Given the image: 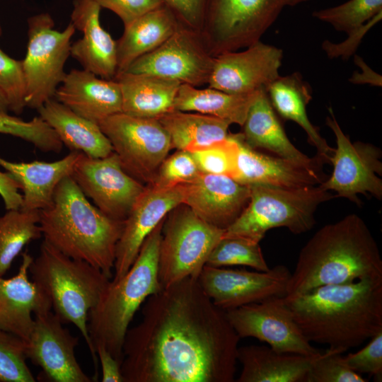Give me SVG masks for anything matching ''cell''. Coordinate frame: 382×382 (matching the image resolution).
I'll return each instance as SVG.
<instances>
[{"label":"cell","mask_w":382,"mask_h":382,"mask_svg":"<svg viewBox=\"0 0 382 382\" xmlns=\"http://www.w3.org/2000/svg\"><path fill=\"white\" fill-rule=\"evenodd\" d=\"M123 344L124 382H233L240 337L197 279L150 296Z\"/></svg>","instance_id":"1"},{"label":"cell","mask_w":382,"mask_h":382,"mask_svg":"<svg viewBox=\"0 0 382 382\" xmlns=\"http://www.w3.org/2000/svg\"><path fill=\"white\" fill-rule=\"evenodd\" d=\"M310 342L344 353L382 332V278L316 287L284 296Z\"/></svg>","instance_id":"2"},{"label":"cell","mask_w":382,"mask_h":382,"mask_svg":"<svg viewBox=\"0 0 382 382\" xmlns=\"http://www.w3.org/2000/svg\"><path fill=\"white\" fill-rule=\"evenodd\" d=\"M364 278H382V259L365 221L349 214L321 227L301 248L286 296Z\"/></svg>","instance_id":"3"},{"label":"cell","mask_w":382,"mask_h":382,"mask_svg":"<svg viewBox=\"0 0 382 382\" xmlns=\"http://www.w3.org/2000/svg\"><path fill=\"white\" fill-rule=\"evenodd\" d=\"M39 214L45 241L112 278L124 221L110 218L91 203L71 176L59 183L52 202Z\"/></svg>","instance_id":"4"},{"label":"cell","mask_w":382,"mask_h":382,"mask_svg":"<svg viewBox=\"0 0 382 382\" xmlns=\"http://www.w3.org/2000/svg\"><path fill=\"white\" fill-rule=\"evenodd\" d=\"M163 221L146 238L127 273L109 282L88 315L94 348L103 346L120 364L125 337L134 314L150 296L162 289L158 264Z\"/></svg>","instance_id":"5"},{"label":"cell","mask_w":382,"mask_h":382,"mask_svg":"<svg viewBox=\"0 0 382 382\" xmlns=\"http://www.w3.org/2000/svg\"><path fill=\"white\" fill-rule=\"evenodd\" d=\"M29 274L49 297L54 313L64 324H74L92 356L97 379L98 357L88 329V315L110 281L100 270L73 259L43 240Z\"/></svg>","instance_id":"6"},{"label":"cell","mask_w":382,"mask_h":382,"mask_svg":"<svg viewBox=\"0 0 382 382\" xmlns=\"http://www.w3.org/2000/svg\"><path fill=\"white\" fill-rule=\"evenodd\" d=\"M249 202L239 216L225 229L223 237H236L260 243L272 228L284 227L294 234L310 231L315 213L333 199L320 185L301 188L250 185Z\"/></svg>","instance_id":"7"},{"label":"cell","mask_w":382,"mask_h":382,"mask_svg":"<svg viewBox=\"0 0 382 382\" xmlns=\"http://www.w3.org/2000/svg\"><path fill=\"white\" fill-rule=\"evenodd\" d=\"M224 229L212 226L181 204L165 217L158 276L162 289L187 277L197 279Z\"/></svg>","instance_id":"8"},{"label":"cell","mask_w":382,"mask_h":382,"mask_svg":"<svg viewBox=\"0 0 382 382\" xmlns=\"http://www.w3.org/2000/svg\"><path fill=\"white\" fill-rule=\"evenodd\" d=\"M312 0H206L202 40L210 53L246 48L260 40L287 6Z\"/></svg>","instance_id":"9"},{"label":"cell","mask_w":382,"mask_h":382,"mask_svg":"<svg viewBox=\"0 0 382 382\" xmlns=\"http://www.w3.org/2000/svg\"><path fill=\"white\" fill-rule=\"evenodd\" d=\"M27 52L23 59L26 81V107L37 110L54 98L64 80L65 63L70 56L71 38L76 31L70 23L62 31L54 29L47 13L28 18Z\"/></svg>","instance_id":"10"},{"label":"cell","mask_w":382,"mask_h":382,"mask_svg":"<svg viewBox=\"0 0 382 382\" xmlns=\"http://www.w3.org/2000/svg\"><path fill=\"white\" fill-rule=\"evenodd\" d=\"M123 169L148 185L173 149L170 137L157 118L118 112L98 123Z\"/></svg>","instance_id":"11"},{"label":"cell","mask_w":382,"mask_h":382,"mask_svg":"<svg viewBox=\"0 0 382 382\" xmlns=\"http://www.w3.org/2000/svg\"><path fill=\"white\" fill-rule=\"evenodd\" d=\"M329 112L326 125L335 136L337 147L331 160L332 172L320 186L328 191H335V197L347 198L357 204L361 203L359 194H370L381 199L382 179L379 178L382 175L381 150L369 143L351 142L331 108Z\"/></svg>","instance_id":"12"},{"label":"cell","mask_w":382,"mask_h":382,"mask_svg":"<svg viewBox=\"0 0 382 382\" xmlns=\"http://www.w3.org/2000/svg\"><path fill=\"white\" fill-rule=\"evenodd\" d=\"M71 177L85 196L107 216L125 221L146 189L128 174L113 151L103 158L81 153Z\"/></svg>","instance_id":"13"},{"label":"cell","mask_w":382,"mask_h":382,"mask_svg":"<svg viewBox=\"0 0 382 382\" xmlns=\"http://www.w3.org/2000/svg\"><path fill=\"white\" fill-rule=\"evenodd\" d=\"M214 60L200 33L180 24L166 41L137 59L125 71L199 87L207 84Z\"/></svg>","instance_id":"14"},{"label":"cell","mask_w":382,"mask_h":382,"mask_svg":"<svg viewBox=\"0 0 382 382\" xmlns=\"http://www.w3.org/2000/svg\"><path fill=\"white\" fill-rule=\"evenodd\" d=\"M226 314L240 338H256L279 353L314 356L323 352L305 337L284 296L228 310Z\"/></svg>","instance_id":"15"},{"label":"cell","mask_w":382,"mask_h":382,"mask_svg":"<svg viewBox=\"0 0 382 382\" xmlns=\"http://www.w3.org/2000/svg\"><path fill=\"white\" fill-rule=\"evenodd\" d=\"M291 273L284 265H276L267 272L205 265L197 280L213 303L226 311L285 296Z\"/></svg>","instance_id":"16"},{"label":"cell","mask_w":382,"mask_h":382,"mask_svg":"<svg viewBox=\"0 0 382 382\" xmlns=\"http://www.w3.org/2000/svg\"><path fill=\"white\" fill-rule=\"evenodd\" d=\"M51 311L34 316V325L25 342L27 359L40 367L42 376L53 382H91L75 356L79 337L64 328Z\"/></svg>","instance_id":"17"},{"label":"cell","mask_w":382,"mask_h":382,"mask_svg":"<svg viewBox=\"0 0 382 382\" xmlns=\"http://www.w3.org/2000/svg\"><path fill=\"white\" fill-rule=\"evenodd\" d=\"M283 51L260 40L243 51L214 57L208 86L226 93L247 94L267 87L279 76Z\"/></svg>","instance_id":"18"},{"label":"cell","mask_w":382,"mask_h":382,"mask_svg":"<svg viewBox=\"0 0 382 382\" xmlns=\"http://www.w3.org/2000/svg\"><path fill=\"white\" fill-rule=\"evenodd\" d=\"M186 188V183L168 188L146 185L145 190L124 221L112 280L116 281L127 273L146 238L173 209L183 204Z\"/></svg>","instance_id":"19"},{"label":"cell","mask_w":382,"mask_h":382,"mask_svg":"<svg viewBox=\"0 0 382 382\" xmlns=\"http://www.w3.org/2000/svg\"><path fill=\"white\" fill-rule=\"evenodd\" d=\"M186 187L183 204L207 223L224 230L245 208L250 195L249 186L224 175L201 173Z\"/></svg>","instance_id":"20"},{"label":"cell","mask_w":382,"mask_h":382,"mask_svg":"<svg viewBox=\"0 0 382 382\" xmlns=\"http://www.w3.org/2000/svg\"><path fill=\"white\" fill-rule=\"evenodd\" d=\"M33 260L30 254L23 252L17 274L8 279L0 276V329L25 342L33 330L34 316L52 309L46 293L29 279Z\"/></svg>","instance_id":"21"},{"label":"cell","mask_w":382,"mask_h":382,"mask_svg":"<svg viewBox=\"0 0 382 382\" xmlns=\"http://www.w3.org/2000/svg\"><path fill=\"white\" fill-rule=\"evenodd\" d=\"M322 169L273 156L248 146L239 133V149L234 180L241 184L281 188L318 185L325 180Z\"/></svg>","instance_id":"22"},{"label":"cell","mask_w":382,"mask_h":382,"mask_svg":"<svg viewBox=\"0 0 382 382\" xmlns=\"http://www.w3.org/2000/svg\"><path fill=\"white\" fill-rule=\"evenodd\" d=\"M100 10L93 0L74 1L71 23L83 36L71 43L70 55L83 69L111 80L117 71V44L100 24Z\"/></svg>","instance_id":"23"},{"label":"cell","mask_w":382,"mask_h":382,"mask_svg":"<svg viewBox=\"0 0 382 382\" xmlns=\"http://www.w3.org/2000/svg\"><path fill=\"white\" fill-rule=\"evenodd\" d=\"M54 98L77 115L98 124L122 112L118 82L98 77L85 69L66 73Z\"/></svg>","instance_id":"24"},{"label":"cell","mask_w":382,"mask_h":382,"mask_svg":"<svg viewBox=\"0 0 382 382\" xmlns=\"http://www.w3.org/2000/svg\"><path fill=\"white\" fill-rule=\"evenodd\" d=\"M81 152L70 151L62 158L52 161L13 162L0 156L3 168L21 190V209L40 211L52 202L59 183L71 176Z\"/></svg>","instance_id":"25"},{"label":"cell","mask_w":382,"mask_h":382,"mask_svg":"<svg viewBox=\"0 0 382 382\" xmlns=\"http://www.w3.org/2000/svg\"><path fill=\"white\" fill-rule=\"evenodd\" d=\"M242 127L243 139L250 148L322 169L325 161L321 158L308 157L290 141L265 89L257 93Z\"/></svg>","instance_id":"26"},{"label":"cell","mask_w":382,"mask_h":382,"mask_svg":"<svg viewBox=\"0 0 382 382\" xmlns=\"http://www.w3.org/2000/svg\"><path fill=\"white\" fill-rule=\"evenodd\" d=\"M265 91L276 113L284 120L297 123L306 133L310 144L316 149L317 156L325 163H331L335 149L328 144L308 119L306 107L312 100V90L302 75L296 71L279 76Z\"/></svg>","instance_id":"27"},{"label":"cell","mask_w":382,"mask_h":382,"mask_svg":"<svg viewBox=\"0 0 382 382\" xmlns=\"http://www.w3.org/2000/svg\"><path fill=\"white\" fill-rule=\"evenodd\" d=\"M319 354L279 353L265 345L241 347L237 358L242 369L237 381L306 382L311 365Z\"/></svg>","instance_id":"28"},{"label":"cell","mask_w":382,"mask_h":382,"mask_svg":"<svg viewBox=\"0 0 382 382\" xmlns=\"http://www.w3.org/2000/svg\"><path fill=\"white\" fill-rule=\"evenodd\" d=\"M114 79L120 85L122 112L144 118H158L173 110L181 85L156 75L126 71Z\"/></svg>","instance_id":"29"},{"label":"cell","mask_w":382,"mask_h":382,"mask_svg":"<svg viewBox=\"0 0 382 382\" xmlns=\"http://www.w3.org/2000/svg\"><path fill=\"white\" fill-rule=\"evenodd\" d=\"M37 110L71 151L81 152L93 158H103L113 152L109 139L98 123L77 115L54 98Z\"/></svg>","instance_id":"30"},{"label":"cell","mask_w":382,"mask_h":382,"mask_svg":"<svg viewBox=\"0 0 382 382\" xmlns=\"http://www.w3.org/2000/svg\"><path fill=\"white\" fill-rule=\"evenodd\" d=\"M180 25L173 11L163 4L125 26L123 34L116 41L117 74L124 72L139 57L162 45Z\"/></svg>","instance_id":"31"},{"label":"cell","mask_w":382,"mask_h":382,"mask_svg":"<svg viewBox=\"0 0 382 382\" xmlns=\"http://www.w3.org/2000/svg\"><path fill=\"white\" fill-rule=\"evenodd\" d=\"M157 119L168 133L172 149L176 150L192 153L228 136V122L204 114L173 110Z\"/></svg>","instance_id":"32"},{"label":"cell","mask_w":382,"mask_h":382,"mask_svg":"<svg viewBox=\"0 0 382 382\" xmlns=\"http://www.w3.org/2000/svg\"><path fill=\"white\" fill-rule=\"evenodd\" d=\"M258 92L235 94L209 86L199 88L181 84L173 110L204 114L242 127Z\"/></svg>","instance_id":"33"},{"label":"cell","mask_w":382,"mask_h":382,"mask_svg":"<svg viewBox=\"0 0 382 382\" xmlns=\"http://www.w3.org/2000/svg\"><path fill=\"white\" fill-rule=\"evenodd\" d=\"M40 211L9 209L0 216V276L30 241L40 238Z\"/></svg>","instance_id":"34"},{"label":"cell","mask_w":382,"mask_h":382,"mask_svg":"<svg viewBox=\"0 0 382 382\" xmlns=\"http://www.w3.org/2000/svg\"><path fill=\"white\" fill-rule=\"evenodd\" d=\"M259 243L242 238L222 237L211 252L206 265L248 266L257 271L267 272L270 268Z\"/></svg>","instance_id":"35"},{"label":"cell","mask_w":382,"mask_h":382,"mask_svg":"<svg viewBox=\"0 0 382 382\" xmlns=\"http://www.w3.org/2000/svg\"><path fill=\"white\" fill-rule=\"evenodd\" d=\"M0 134L20 138L42 152L58 154L64 146L54 129L40 116L24 121L0 112Z\"/></svg>","instance_id":"36"},{"label":"cell","mask_w":382,"mask_h":382,"mask_svg":"<svg viewBox=\"0 0 382 382\" xmlns=\"http://www.w3.org/2000/svg\"><path fill=\"white\" fill-rule=\"evenodd\" d=\"M382 12V0H349L336 6L313 12V17L347 34Z\"/></svg>","instance_id":"37"},{"label":"cell","mask_w":382,"mask_h":382,"mask_svg":"<svg viewBox=\"0 0 382 382\" xmlns=\"http://www.w3.org/2000/svg\"><path fill=\"white\" fill-rule=\"evenodd\" d=\"M239 149V133L228 134L224 140L192 152L201 173L235 177Z\"/></svg>","instance_id":"38"},{"label":"cell","mask_w":382,"mask_h":382,"mask_svg":"<svg viewBox=\"0 0 382 382\" xmlns=\"http://www.w3.org/2000/svg\"><path fill=\"white\" fill-rule=\"evenodd\" d=\"M25 342L0 329V382H35L27 364Z\"/></svg>","instance_id":"39"},{"label":"cell","mask_w":382,"mask_h":382,"mask_svg":"<svg viewBox=\"0 0 382 382\" xmlns=\"http://www.w3.org/2000/svg\"><path fill=\"white\" fill-rule=\"evenodd\" d=\"M342 353L323 351L312 362L306 382H366L369 380L351 369Z\"/></svg>","instance_id":"40"},{"label":"cell","mask_w":382,"mask_h":382,"mask_svg":"<svg viewBox=\"0 0 382 382\" xmlns=\"http://www.w3.org/2000/svg\"><path fill=\"white\" fill-rule=\"evenodd\" d=\"M200 173L192 154L177 150L163 161L148 185L159 188L173 187L193 181Z\"/></svg>","instance_id":"41"},{"label":"cell","mask_w":382,"mask_h":382,"mask_svg":"<svg viewBox=\"0 0 382 382\" xmlns=\"http://www.w3.org/2000/svg\"><path fill=\"white\" fill-rule=\"evenodd\" d=\"M0 88L6 97L9 110L16 115L26 107V81L23 60L9 57L0 48Z\"/></svg>","instance_id":"42"},{"label":"cell","mask_w":382,"mask_h":382,"mask_svg":"<svg viewBox=\"0 0 382 382\" xmlns=\"http://www.w3.org/2000/svg\"><path fill=\"white\" fill-rule=\"evenodd\" d=\"M359 351L344 356L349 367L358 374H368L378 381L382 376V332Z\"/></svg>","instance_id":"43"},{"label":"cell","mask_w":382,"mask_h":382,"mask_svg":"<svg viewBox=\"0 0 382 382\" xmlns=\"http://www.w3.org/2000/svg\"><path fill=\"white\" fill-rule=\"evenodd\" d=\"M101 8L115 13L122 21L124 27L137 18L162 4V0H93Z\"/></svg>","instance_id":"44"},{"label":"cell","mask_w":382,"mask_h":382,"mask_svg":"<svg viewBox=\"0 0 382 382\" xmlns=\"http://www.w3.org/2000/svg\"><path fill=\"white\" fill-rule=\"evenodd\" d=\"M381 18L382 12H380L366 23L348 33V37L342 42L323 41L322 49L330 59L341 57L344 60H347L354 54L364 36L381 20Z\"/></svg>","instance_id":"45"},{"label":"cell","mask_w":382,"mask_h":382,"mask_svg":"<svg viewBox=\"0 0 382 382\" xmlns=\"http://www.w3.org/2000/svg\"><path fill=\"white\" fill-rule=\"evenodd\" d=\"M181 25L200 33L206 0H162Z\"/></svg>","instance_id":"46"},{"label":"cell","mask_w":382,"mask_h":382,"mask_svg":"<svg viewBox=\"0 0 382 382\" xmlns=\"http://www.w3.org/2000/svg\"><path fill=\"white\" fill-rule=\"evenodd\" d=\"M99 359L103 382H124L121 372V364L102 345L95 347Z\"/></svg>","instance_id":"47"},{"label":"cell","mask_w":382,"mask_h":382,"mask_svg":"<svg viewBox=\"0 0 382 382\" xmlns=\"http://www.w3.org/2000/svg\"><path fill=\"white\" fill-rule=\"evenodd\" d=\"M0 196L6 210L20 209L22 195L17 183L6 171L0 170Z\"/></svg>","instance_id":"48"},{"label":"cell","mask_w":382,"mask_h":382,"mask_svg":"<svg viewBox=\"0 0 382 382\" xmlns=\"http://www.w3.org/2000/svg\"><path fill=\"white\" fill-rule=\"evenodd\" d=\"M354 62L360 69L361 72H354L349 79L352 83H369L373 86H381V76L374 71L359 56L354 55Z\"/></svg>","instance_id":"49"},{"label":"cell","mask_w":382,"mask_h":382,"mask_svg":"<svg viewBox=\"0 0 382 382\" xmlns=\"http://www.w3.org/2000/svg\"><path fill=\"white\" fill-rule=\"evenodd\" d=\"M9 107L6 96L0 88V112L8 113Z\"/></svg>","instance_id":"50"},{"label":"cell","mask_w":382,"mask_h":382,"mask_svg":"<svg viewBox=\"0 0 382 382\" xmlns=\"http://www.w3.org/2000/svg\"><path fill=\"white\" fill-rule=\"evenodd\" d=\"M1 34V25H0V35Z\"/></svg>","instance_id":"51"}]
</instances>
